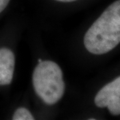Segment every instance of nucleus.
<instances>
[{
  "instance_id": "nucleus-1",
  "label": "nucleus",
  "mask_w": 120,
  "mask_h": 120,
  "mask_svg": "<svg viewBox=\"0 0 120 120\" xmlns=\"http://www.w3.org/2000/svg\"><path fill=\"white\" fill-rule=\"evenodd\" d=\"M83 43L86 49L95 55L110 52L120 43V0L110 5L92 24Z\"/></svg>"
},
{
  "instance_id": "nucleus-2",
  "label": "nucleus",
  "mask_w": 120,
  "mask_h": 120,
  "mask_svg": "<svg viewBox=\"0 0 120 120\" xmlns=\"http://www.w3.org/2000/svg\"><path fill=\"white\" fill-rule=\"evenodd\" d=\"M32 83L36 94L47 105L58 102L65 92V83L60 67L54 61L39 62L32 75Z\"/></svg>"
},
{
  "instance_id": "nucleus-3",
  "label": "nucleus",
  "mask_w": 120,
  "mask_h": 120,
  "mask_svg": "<svg viewBox=\"0 0 120 120\" xmlns=\"http://www.w3.org/2000/svg\"><path fill=\"white\" fill-rule=\"evenodd\" d=\"M97 107H107L113 116L120 115V76L103 87L95 95Z\"/></svg>"
},
{
  "instance_id": "nucleus-4",
  "label": "nucleus",
  "mask_w": 120,
  "mask_h": 120,
  "mask_svg": "<svg viewBox=\"0 0 120 120\" xmlns=\"http://www.w3.org/2000/svg\"><path fill=\"white\" fill-rule=\"evenodd\" d=\"M15 56L8 48H0V86L10 84L13 77Z\"/></svg>"
},
{
  "instance_id": "nucleus-5",
  "label": "nucleus",
  "mask_w": 120,
  "mask_h": 120,
  "mask_svg": "<svg viewBox=\"0 0 120 120\" xmlns=\"http://www.w3.org/2000/svg\"><path fill=\"white\" fill-rule=\"evenodd\" d=\"M13 120H34V116L25 107L17 108L13 113L12 117Z\"/></svg>"
},
{
  "instance_id": "nucleus-6",
  "label": "nucleus",
  "mask_w": 120,
  "mask_h": 120,
  "mask_svg": "<svg viewBox=\"0 0 120 120\" xmlns=\"http://www.w3.org/2000/svg\"><path fill=\"white\" fill-rule=\"evenodd\" d=\"M10 0H0V13L4 10L8 6Z\"/></svg>"
},
{
  "instance_id": "nucleus-7",
  "label": "nucleus",
  "mask_w": 120,
  "mask_h": 120,
  "mask_svg": "<svg viewBox=\"0 0 120 120\" xmlns=\"http://www.w3.org/2000/svg\"><path fill=\"white\" fill-rule=\"evenodd\" d=\"M57 1H60V2H72V1H75L76 0H56Z\"/></svg>"
},
{
  "instance_id": "nucleus-8",
  "label": "nucleus",
  "mask_w": 120,
  "mask_h": 120,
  "mask_svg": "<svg viewBox=\"0 0 120 120\" xmlns=\"http://www.w3.org/2000/svg\"><path fill=\"white\" fill-rule=\"evenodd\" d=\"M40 61H41V60H38V62H40Z\"/></svg>"
}]
</instances>
